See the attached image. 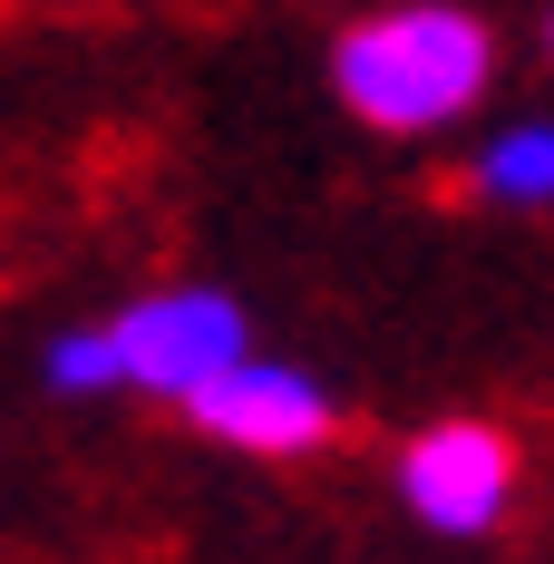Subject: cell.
Returning <instances> with one entry per match:
<instances>
[{
  "instance_id": "obj_1",
  "label": "cell",
  "mask_w": 554,
  "mask_h": 564,
  "mask_svg": "<svg viewBox=\"0 0 554 564\" xmlns=\"http://www.w3.org/2000/svg\"><path fill=\"white\" fill-rule=\"evenodd\" d=\"M497 88V30L467 0H389L332 40V98L380 137H447Z\"/></svg>"
},
{
  "instance_id": "obj_2",
  "label": "cell",
  "mask_w": 554,
  "mask_h": 564,
  "mask_svg": "<svg viewBox=\"0 0 554 564\" xmlns=\"http://www.w3.org/2000/svg\"><path fill=\"white\" fill-rule=\"evenodd\" d=\"M117 350V390L146 399H185L224 380L243 350H253V312L224 292V282H146L137 302H117V322H98Z\"/></svg>"
},
{
  "instance_id": "obj_3",
  "label": "cell",
  "mask_w": 554,
  "mask_h": 564,
  "mask_svg": "<svg viewBox=\"0 0 554 564\" xmlns=\"http://www.w3.org/2000/svg\"><path fill=\"white\" fill-rule=\"evenodd\" d=\"M389 487H399V507L419 516L428 535L467 545V535H497L506 516H515L525 457H515V438H506L497 419H428V429H409Z\"/></svg>"
},
{
  "instance_id": "obj_4",
  "label": "cell",
  "mask_w": 554,
  "mask_h": 564,
  "mask_svg": "<svg viewBox=\"0 0 554 564\" xmlns=\"http://www.w3.org/2000/svg\"><path fill=\"white\" fill-rule=\"evenodd\" d=\"M185 419L205 438H224V448H243V457H312V448L340 438L332 380L302 370V360H263V350H243L224 380H205L185 399Z\"/></svg>"
},
{
  "instance_id": "obj_5",
  "label": "cell",
  "mask_w": 554,
  "mask_h": 564,
  "mask_svg": "<svg viewBox=\"0 0 554 564\" xmlns=\"http://www.w3.org/2000/svg\"><path fill=\"white\" fill-rule=\"evenodd\" d=\"M467 195L497 215H554V117H506L467 156Z\"/></svg>"
},
{
  "instance_id": "obj_6",
  "label": "cell",
  "mask_w": 554,
  "mask_h": 564,
  "mask_svg": "<svg viewBox=\"0 0 554 564\" xmlns=\"http://www.w3.org/2000/svg\"><path fill=\"white\" fill-rule=\"evenodd\" d=\"M40 380H50V399H108L117 390V350L98 322H78V332H50L40 340Z\"/></svg>"
},
{
  "instance_id": "obj_7",
  "label": "cell",
  "mask_w": 554,
  "mask_h": 564,
  "mask_svg": "<svg viewBox=\"0 0 554 564\" xmlns=\"http://www.w3.org/2000/svg\"><path fill=\"white\" fill-rule=\"evenodd\" d=\"M545 58H554V20H545Z\"/></svg>"
}]
</instances>
